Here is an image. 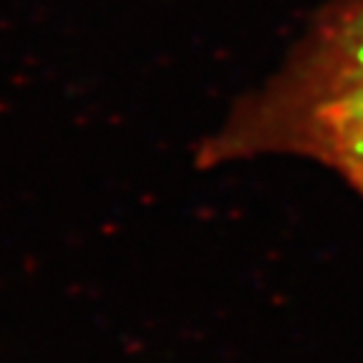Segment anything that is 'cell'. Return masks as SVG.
Returning <instances> with one entry per match:
<instances>
[{"label": "cell", "mask_w": 363, "mask_h": 363, "mask_svg": "<svg viewBox=\"0 0 363 363\" xmlns=\"http://www.w3.org/2000/svg\"><path fill=\"white\" fill-rule=\"evenodd\" d=\"M303 157L363 199V0H325L265 84L245 94L202 142V167Z\"/></svg>", "instance_id": "obj_1"}]
</instances>
